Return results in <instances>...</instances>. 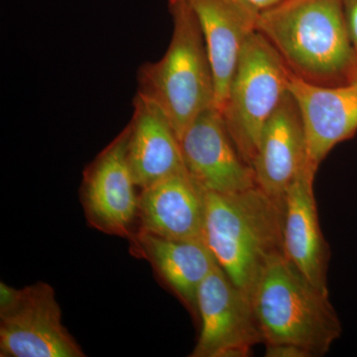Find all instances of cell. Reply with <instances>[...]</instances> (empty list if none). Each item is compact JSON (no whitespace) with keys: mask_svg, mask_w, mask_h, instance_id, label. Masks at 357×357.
<instances>
[{"mask_svg":"<svg viewBox=\"0 0 357 357\" xmlns=\"http://www.w3.org/2000/svg\"><path fill=\"white\" fill-rule=\"evenodd\" d=\"M201 332L192 357H245L263 342L250 298L218 265L198 293Z\"/></svg>","mask_w":357,"mask_h":357,"instance_id":"cell-7","label":"cell"},{"mask_svg":"<svg viewBox=\"0 0 357 357\" xmlns=\"http://www.w3.org/2000/svg\"><path fill=\"white\" fill-rule=\"evenodd\" d=\"M172 39L165 55L140 68L138 93L160 107L178 140L204 110L215 107V79L203 33L188 0L170 4Z\"/></svg>","mask_w":357,"mask_h":357,"instance_id":"cell-4","label":"cell"},{"mask_svg":"<svg viewBox=\"0 0 357 357\" xmlns=\"http://www.w3.org/2000/svg\"><path fill=\"white\" fill-rule=\"evenodd\" d=\"M265 356L267 357H312L304 347L291 344H268Z\"/></svg>","mask_w":357,"mask_h":357,"instance_id":"cell-17","label":"cell"},{"mask_svg":"<svg viewBox=\"0 0 357 357\" xmlns=\"http://www.w3.org/2000/svg\"><path fill=\"white\" fill-rule=\"evenodd\" d=\"M251 302L265 344H295L321 356L342 335L330 294L314 287L284 253L263 270Z\"/></svg>","mask_w":357,"mask_h":357,"instance_id":"cell-3","label":"cell"},{"mask_svg":"<svg viewBox=\"0 0 357 357\" xmlns=\"http://www.w3.org/2000/svg\"><path fill=\"white\" fill-rule=\"evenodd\" d=\"M0 356H84L63 325L60 305L49 284L16 289L0 283Z\"/></svg>","mask_w":357,"mask_h":357,"instance_id":"cell-6","label":"cell"},{"mask_svg":"<svg viewBox=\"0 0 357 357\" xmlns=\"http://www.w3.org/2000/svg\"><path fill=\"white\" fill-rule=\"evenodd\" d=\"M290 74L261 33H251L220 112L234 144L249 165L252 166L263 128L289 91Z\"/></svg>","mask_w":357,"mask_h":357,"instance_id":"cell-5","label":"cell"},{"mask_svg":"<svg viewBox=\"0 0 357 357\" xmlns=\"http://www.w3.org/2000/svg\"><path fill=\"white\" fill-rule=\"evenodd\" d=\"M180 144L185 170L204 192L234 194L257 185L252 166L239 153L215 107L192 122Z\"/></svg>","mask_w":357,"mask_h":357,"instance_id":"cell-9","label":"cell"},{"mask_svg":"<svg viewBox=\"0 0 357 357\" xmlns=\"http://www.w3.org/2000/svg\"><path fill=\"white\" fill-rule=\"evenodd\" d=\"M128 128V158L140 190L185 172L180 140L156 103L137 93Z\"/></svg>","mask_w":357,"mask_h":357,"instance_id":"cell-14","label":"cell"},{"mask_svg":"<svg viewBox=\"0 0 357 357\" xmlns=\"http://www.w3.org/2000/svg\"><path fill=\"white\" fill-rule=\"evenodd\" d=\"M256 30L307 83L340 86L357 77L342 0H282L258 14Z\"/></svg>","mask_w":357,"mask_h":357,"instance_id":"cell-1","label":"cell"},{"mask_svg":"<svg viewBox=\"0 0 357 357\" xmlns=\"http://www.w3.org/2000/svg\"><path fill=\"white\" fill-rule=\"evenodd\" d=\"M128 136L126 128L86 169L82 202L91 227L129 238L135 232L139 195L128 163Z\"/></svg>","mask_w":357,"mask_h":357,"instance_id":"cell-8","label":"cell"},{"mask_svg":"<svg viewBox=\"0 0 357 357\" xmlns=\"http://www.w3.org/2000/svg\"><path fill=\"white\" fill-rule=\"evenodd\" d=\"M347 33L357 55V0H342Z\"/></svg>","mask_w":357,"mask_h":357,"instance_id":"cell-18","label":"cell"},{"mask_svg":"<svg viewBox=\"0 0 357 357\" xmlns=\"http://www.w3.org/2000/svg\"><path fill=\"white\" fill-rule=\"evenodd\" d=\"M129 241L132 253L146 259L167 287L198 316L199 289L218 265L204 239L175 241L136 230Z\"/></svg>","mask_w":357,"mask_h":357,"instance_id":"cell-16","label":"cell"},{"mask_svg":"<svg viewBox=\"0 0 357 357\" xmlns=\"http://www.w3.org/2000/svg\"><path fill=\"white\" fill-rule=\"evenodd\" d=\"M289 91L302 117L307 161L318 169L338 143L357 132V77L328 86L307 83L291 73Z\"/></svg>","mask_w":357,"mask_h":357,"instance_id":"cell-10","label":"cell"},{"mask_svg":"<svg viewBox=\"0 0 357 357\" xmlns=\"http://www.w3.org/2000/svg\"><path fill=\"white\" fill-rule=\"evenodd\" d=\"M196 13L215 79V107L222 112L246 39L258 14L238 0H188Z\"/></svg>","mask_w":357,"mask_h":357,"instance_id":"cell-13","label":"cell"},{"mask_svg":"<svg viewBox=\"0 0 357 357\" xmlns=\"http://www.w3.org/2000/svg\"><path fill=\"white\" fill-rule=\"evenodd\" d=\"M307 164L302 117L288 91L262 129L252 162L256 185L272 198L284 201Z\"/></svg>","mask_w":357,"mask_h":357,"instance_id":"cell-11","label":"cell"},{"mask_svg":"<svg viewBox=\"0 0 357 357\" xmlns=\"http://www.w3.org/2000/svg\"><path fill=\"white\" fill-rule=\"evenodd\" d=\"M206 194L187 171L141 190L137 230L175 241L204 239Z\"/></svg>","mask_w":357,"mask_h":357,"instance_id":"cell-15","label":"cell"},{"mask_svg":"<svg viewBox=\"0 0 357 357\" xmlns=\"http://www.w3.org/2000/svg\"><path fill=\"white\" fill-rule=\"evenodd\" d=\"M317 170L307 164L286 192L283 252L314 287L328 293L326 274L331 252L319 225L314 198Z\"/></svg>","mask_w":357,"mask_h":357,"instance_id":"cell-12","label":"cell"},{"mask_svg":"<svg viewBox=\"0 0 357 357\" xmlns=\"http://www.w3.org/2000/svg\"><path fill=\"white\" fill-rule=\"evenodd\" d=\"M243 6L248 7L255 13L259 14L262 11L271 8L272 6H276L282 0H238Z\"/></svg>","mask_w":357,"mask_h":357,"instance_id":"cell-19","label":"cell"},{"mask_svg":"<svg viewBox=\"0 0 357 357\" xmlns=\"http://www.w3.org/2000/svg\"><path fill=\"white\" fill-rule=\"evenodd\" d=\"M180 1V0H169V3L172 4L175 3V2Z\"/></svg>","mask_w":357,"mask_h":357,"instance_id":"cell-20","label":"cell"},{"mask_svg":"<svg viewBox=\"0 0 357 357\" xmlns=\"http://www.w3.org/2000/svg\"><path fill=\"white\" fill-rule=\"evenodd\" d=\"M204 241L230 280L251 299L258 279L283 252L284 204L259 187L204 192Z\"/></svg>","mask_w":357,"mask_h":357,"instance_id":"cell-2","label":"cell"}]
</instances>
